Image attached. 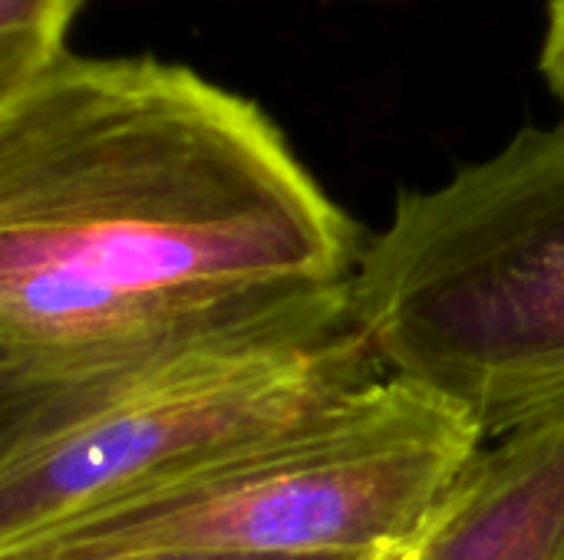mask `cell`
Instances as JSON below:
<instances>
[{
    "label": "cell",
    "instance_id": "6da1fadb",
    "mask_svg": "<svg viewBox=\"0 0 564 560\" xmlns=\"http://www.w3.org/2000/svg\"><path fill=\"white\" fill-rule=\"evenodd\" d=\"M364 251L254 99L66 53L0 96V462L202 356L350 327Z\"/></svg>",
    "mask_w": 564,
    "mask_h": 560
},
{
    "label": "cell",
    "instance_id": "7a4b0ae2",
    "mask_svg": "<svg viewBox=\"0 0 564 560\" xmlns=\"http://www.w3.org/2000/svg\"><path fill=\"white\" fill-rule=\"evenodd\" d=\"M354 320L390 376L486 442L564 416V119L400 191L367 241Z\"/></svg>",
    "mask_w": 564,
    "mask_h": 560
},
{
    "label": "cell",
    "instance_id": "3957f363",
    "mask_svg": "<svg viewBox=\"0 0 564 560\" xmlns=\"http://www.w3.org/2000/svg\"><path fill=\"white\" fill-rule=\"evenodd\" d=\"M486 446L456 406L387 373L278 439L53 528L0 560L410 554Z\"/></svg>",
    "mask_w": 564,
    "mask_h": 560
},
{
    "label": "cell",
    "instance_id": "277c9868",
    "mask_svg": "<svg viewBox=\"0 0 564 560\" xmlns=\"http://www.w3.org/2000/svg\"><path fill=\"white\" fill-rule=\"evenodd\" d=\"M387 376L350 327L185 363L0 462V551L278 439Z\"/></svg>",
    "mask_w": 564,
    "mask_h": 560
},
{
    "label": "cell",
    "instance_id": "5b68a950",
    "mask_svg": "<svg viewBox=\"0 0 564 560\" xmlns=\"http://www.w3.org/2000/svg\"><path fill=\"white\" fill-rule=\"evenodd\" d=\"M413 560H564V416L486 446Z\"/></svg>",
    "mask_w": 564,
    "mask_h": 560
},
{
    "label": "cell",
    "instance_id": "8992f818",
    "mask_svg": "<svg viewBox=\"0 0 564 560\" xmlns=\"http://www.w3.org/2000/svg\"><path fill=\"white\" fill-rule=\"evenodd\" d=\"M83 0H0V96L63 59Z\"/></svg>",
    "mask_w": 564,
    "mask_h": 560
},
{
    "label": "cell",
    "instance_id": "52a82bcc",
    "mask_svg": "<svg viewBox=\"0 0 564 560\" xmlns=\"http://www.w3.org/2000/svg\"><path fill=\"white\" fill-rule=\"evenodd\" d=\"M539 73L558 102V119H564V0H549V20L539 50Z\"/></svg>",
    "mask_w": 564,
    "mask_h": 560
},
{
    "label": "cell",
    "instance_id": "ba28073f",
    "mask_svg": "<svg viewBox=\"0 0 564 560\" xmlns=\"http://www.w3.org/2000/svg\"><path fill=\"white\" fill-rule=\"evenodd\" d=\"M99 560H337V558H205V554H122V558H99Z\"/></svg>",
    "mask_w": 564,
    "mask_h": 560
},
{
    "label": "cell",
    "instance_id": "9c48e42d",
    "mask_svg": "<svg viewBox=\"0 0 564 560\" xmlns=\"http://www.w3.org/2000/svg\"><path fill=\"white\" fill-rule=\"evenodd\" d=\"M387 560H413L410 554H393V558H387Z\"/></svg>",
    "mask_w": 564,
    "mask_h": 560
}]
</instances>
